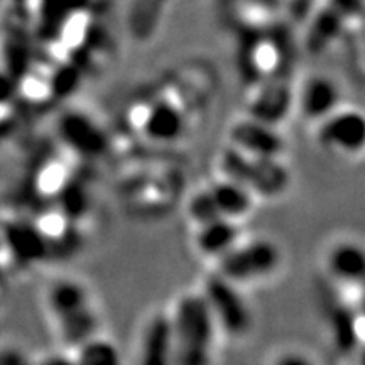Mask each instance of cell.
<instances>
[{
	"label": "cell",
	"mask_w": 365,
	"mask_h": 365,
	"mask_svg": "<svg viewBox=\"0 0 365 365\" xmlns=\"http://www.w3.org/2000/svg\"><path fill=\"white\" fill-rule=\"evenodd\" d=\"M170 319L175 365H212L218 327L202 291L182 294Z\"/></svg>",
	"instance_id": "6da1fadb"
},
{
	"label": "cell",
	"mask_w": 365,
	"mask_h": 365,
	"mask_svg": "<svg viewBox=\"0 0 365 365\" xmlns=\"http://www.w3.org/2000/svg\"><path fill=\"white\" fill-rule=\"evenodd\" d=\"M222 176L230 178L262 198H276L289 186L291 175L282 159L259 158L232 145L220 154Z\"/></svg>",
	"instance_id": "7a4b0ae2"
},
{
	"label": "cell",
	"mask_w": 365,
	"mask_h": 365,
	"mask_svg": "<svg viewBox=\"0 0 365 365\" xmlns=\"http://www.w3.org/2000/svg\"><path fill=\"white\" fill-rule=\"evenodd\" d=\"M281 249L271 239L244 240L215 261V272L240 287L271 277L281 266Z\"/></svg>",
	"instance_id": "3957f363"
},
{
	"label": "cell",
	"mask_w": 365,
	"mask_h": 365,
	"mask_svg": "<svg viewBox=\"0 0 365 365\" xmlns=\"http://www.w3.org/2000/svg\"><path fill=\"white\" fill-rule=\"evenodd\" d=\"M202 294L212 312L218 331L240 339L252 328V313L240 286L213 271L203 282Z\"/></svg>",
	"instance_id": "277c9868"
},
{
	"label": "cell",
	"mask_w": 365,
	"mask_h": 365,
	"mask_svg": "<svg viewBox=\"0 0 365 365\" xmlns=\"http://www.w3.org/2000/svg\"><path fill=\"white\" fill-rule=\"evenodd\" d=\"M318 143L328 150L354 156L365 145V117L357 108L340 107L318 122Z\"/></svg>",
	"instance_id": "5b68a950"
},
{
	"label": "cell",
	"mask_w": 365,
	"mask_h": 365,
	"mask_svg": "<svg viewBox=\"0 0 365 365\" xmlns=\"http://www.w3.org/2000/svg\"><path fill=\"white\" fill-rule=\"evenodd\" d=\"M228 145L259 158L282 159L286 153V139L277 125L250 115L239 118L230 125Z\"/></svg>",
	"instance_id": "8992f818"
},
{
	"label": "cell",
	"mask_w": 365,
	"mask_h": 365,
	"mask_svg": "<svg viewBox=\"0 0 365 365\" xmlns=\"http://www.w3.org/2000/svg\"><path fill=\"white\" fill-rule=\"evenodd\" d=\"M287 73L289 70L274 73L262 81V86H259L257 93L250 102V117L277 125L289 113L294 103V95Z\"/></svg>",
	"instance_id": "52a82bcc"
},
{
	"label": "cell",
	"mask_w": 365,
	"mask_h": 365,
	"mask_svg": "<svg viewBox=\"0 0 365 365\" xmlns=\"http://www.w3.org/2000/svg\"><path fill=\"white\" fill-rule=\"evenodd\" d=\"M58 132L66 148L83 158H98L107 150L105 132L83 112H66L58 120Z\"/></svg>",
	"instance_id": "ba28073f"
},
{
	"label": "cell",
	"mask_w": 365,
	"mask_h": 365,
	"mask_svg": "<svg viewBox=\"0 0 365 365\" xmlns=\"http://www.w3.org/2000/svg\"><path fill=\"white\" fill-rule=\"evenodd\" d=\"M301 115L309 122L323 120L341 105V91L335 80L327 75H313L304 80L294 97Z\"/></svg>",
	"instance_id": "9c48e42d"
},
{
	"label": "cell",
	"mask_w": 365,
	"mask_h": 365,
	"mask_svg": "<svg viewBox=\"0 0 365 365\" xmlns=\"http://www.w3.org/2000/svg\"><path fill=\"white\" fill-rule=\"evenodd\" d=\"M140 130L153 143H178L186 130V115L181 107L170 100H156L145 108L140 118Z\"/></svg>",
	"instance_id": "30bf717a"
},
{
	"label": "cell",
	"mask_w": 365,
	"mask_h": 365,
	"mask_svg": "<svg viewBox=\"0 0 365 365\" xmlns=\"http://www.w3.org/2000/svg\"><path fill=\"white\" fill-rule=\"evenodd\" d=\"M139 365H175L170 313H154L143 328Z\"/></svg>",
	"instance_id": "8fae6325"
},
{
	"label": "cell",
	"mask_w": 365,
	"mask_h": 365,
	"mask_svg": "<svg viewBox=\"0 0 365 365\" xmlns=\"http://www.w3.org/2000/svg\"><path fill=\"white\" fill-rule=\"evenodd\" d=\"M327 269L336 282L360 286L365 276V250L355 240H340L327 254Z\"/></svg>",
	"instance_id": "7c38bea8"
},
{
	"label": "cell",
	"mask_w": 365,
	"mask_h": 365,
	"mask_svg": "<svg viewBox=\"0 0 365 365\" xmlns=\"http://www.w3.org/2000/svg\"><path fill=\"white\" fill-rule=\"evenodd\" d=\"M242 240L240 222L232 218H215V220L196 227L195 245L205 257L217 261Z\"/></svg>",
	"instance_id": "4fadbf2b"
},
{
	"label": "cell",
	"mask_w": 365,
	"mask_h": 365,
	"mask_svg": "<svg viewBox=\"0 0 365 365\" xmlns=\"http://www.w3.org/2000/svg\"><path fill=\"white\" fill-rule=\"evenodd\" d=\"M208 191L220 217L240 222L254 210L255 195L230 178L220 176L208 186Z\"/></svg>",
	"instance_id": "5bb4252c"
},
{
	"label": "cell",
	"mask_w": 365,
	"mask_h": 365,
	"mask_svg": "<svg viewBox=\"0 0 365 365\" xmlns=\"http://www.w3.org/2000/svg\"><path fill=\"white\" fill-rule=\"evenodd\" d=\"M49 313L54 319H61L81 312V309L93 307L91 304L90 291L85 284L75 279H59L53 282L46 296Z\"/></svg>",
	"instance_id": "9a60e30c"
},
{
	"label": "cell",
	"mask_w": 365,
	"mask_h": 365,
	"mask_svg": "<svg viewBox=\"0 0 365 365\" xmlns=\"http://www.w3.org/2000/svg\"><path fill=\"white\" fill-rule=\"evenodd\" d=\"M331 335L336 349L341 352H350L364 340V317L362 308L354 309L352 304L339 303L333 308L331 317Z\"/></svg>",
	"instance_id": "2e32d148"
},
{
	"label": "cell",
	"mask_w": 365,
	"mask_h": 365,
	"mask_svg": "<svg viewBox=\"0 0 365 365\" xmlns=\"http://www.w3.org/2000/svg\"><path fill=\"white\" fill-rule=\"evenodd\" d=\"M56 328L63 344L75 350L85 340L98 333V314L93 307L85 308L70 317L56 319Z\"/></svg>",
	"instance_id": "e0dca14e"
},
{
	"label": "cell",
	"mask_w": 365,
	"mask_h": 365,
	"mask_svg": "<svg viewBox=\"0 0 365 365\" xmlns=\"http://www.w3.org/2000/svg\"><path fill=\"white\" fill-rule=\"evenodd\" d=\"M73 360L76 365H122L117 346L98 333L76 346Z\"/></svg>",
	"instance_id": "ac0fdd59"
},
{
	"label": "cell",
	"mask_w": 365,
	"mask_h": 365,
	"mask_svg": "<svg viewBox=\"0 0 365 365\" xmlns=\"http://www.w3.org/2000/svg\"><path fill=\"white\" fill-rule=\"evenodd\" d=\"M170 0H130V29L139 38L156 29Z\"/></svg>",
	"instance_id": "d6986e66"
},
{
	"label": "cell",
	"mask_w": 365,
	"mask_h": 365,
	"mask_svg": "<svg viewBox=\"0 0 365 365\" xmlns=\"http://www.w3.org/2000/svg\"><path fill=\"white\" fill-rule=\"evenodd\" d=\"M188 218L196 227L215 220V218H220V213H218L215 203H213L212 196H210L208 188L196 191L191 196L188 203Z\"/></svg>",
	"instance_id": "ffe728a7"
},
{
	"label": "cell",
	"mask_w": 365,
	"mask_h": 365,
	"mask_svg": "<svg viewBox=\"0 0 365 365\" xmlns=\"http://www.w3.org/2000/svg\"><path fill=\"white\" fill-rule=\"evenodd\" d=\"M272 365H317V362L301 350H282L274 357Z\"/></svg>",
	"instance_id": "44dd1931"
},
{
	"label": "cell",
	"mask_w": 365,
	"mask_h": 365,
	"mask_svg": "<svg viewBox=\"0 0 365 365\" xmlns=\"http://www.w3.org/2000/svg\"><path fill=\"white\" fill-rule=\"evenodd\" d=\"M0 365H34L21 350L2 349L0 350Z\"/></svg>",
	"instance_id": "7402d4cb"
},
{
	"label": "cell",
	"mask_w": 365,
	"mask_h": 365,
	"mask_svg": "<svg viewBox=\"0 0 365 365\" xmlns=\"http://www.w3.org/2000/svg\"><path fill=\"white\" fill-rule=\"evenodd\" d=\"M38 365H76V362L73 357H66V355H51V357L44 359Z\"/></svg>",
	"instance_id": "603a6c76"
}]
</instances>
